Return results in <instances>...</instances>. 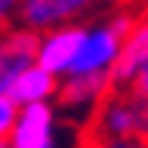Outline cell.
Instances as JSON below:
<instances>
[{
    "mask_svg": "<svg viewBox=\"0 0 148 148\" xmlns=\"http://www.w3.org/2000/svg\"><path fill=\"white\" fill-rule=\"evenodd\" d=\"M136 16H139L136 9L117 6L105 16H99L96 22H86L71 74H111V68L117 62V53L123 46V37L130 34Z\"/></svg>",
    "mask_w": 148,
    "mask_h": 148,
    "instance_id": "cell-1",
    "label": "cell"
},
{
    "mask_svg": "<svg viewBox=\"0 0 148 148\" xmlns=\"http://www.w3.org/2000/svg\"><path fill=\"white\" fill-rule=\"evenodd\" d=\"M74 127L77 123L65 120L53 102L25 105L16 114V123H12V130L6 136V145L9 148H65L68 145L65 133Z\"/></svg>",
    "mask_w": 148,
    "mask_h": 148,
    "instance_id": "cell-2",
    "label": "cell"
},
{
    "mask_svg": "<svg viewBox=\"0 0 148 148\" xmlns=\"http://www.w3.org/2000/svg\"><path fill=\"white\" fill-rule=\"evenodd\" d=\"M86 139H136L139 136V96L133 90H114L105 96L92 117L83 123ZM139 142V139H136Z\"/></svg>",
    "mask_w": 148,
    "mask_h": 148,
    "instance_id": "cell-3",
    "label": "cell"
},
{
    "mask_svg": "<svg viewBox=\"0 0 148 148\" xmlns=\"http://www.w3.org/2000/svg\"><path fill=\"white\" fill-rule=\"evenodd\" d=\"M111 90H114L111 74H68L59 80V92L53 105L65 120L83 127Z\"/></svg>",
    "mask_w": 148,
    "mask_h": 148,
    "instance_id": "cell-4",
    "label": "cell"
},
{
    "mask_svg": "<svg viewBox=\"0 0 148 148\" xmlns=\"http://www.w3.org/2000/svg\"><path fill=\"white\" fill-rule=\"evenodd\" d=\"M83 28L86 22H68V25H56L37 34V49H34V65H40L43 71H49L53 77H68L71 65L77 59L83 40Z\"/></svg>",
    "mask_w": 148,
    "mask_h": 148,
    "instance_id": "cell-5",
    "label": "cell"
},
{
    "mask_svg": "<svg viewBox=\"0 0 148 148\" xmlns=\"http://www.w3.org/2000/svg\"><path fill=\"white\" fill-rule=\"evenodd\" d=\"M111 0H22L18 9V28L28 31H46L68 22H86V16L99 12Z\"/></svg>",
    "mask_w": 148,
    "mask_h": 148,
    "instance_id": "cell-6",
    "label": "cell"
},
{
    "mask_svg": "<svg viewBox=\"0 0 148 148\" xmlns=\"http://www.w3.org/2000/svg\"><path fill=\"white\" fill-rule=\"evenodd\" d=\"M148 62V12L136 16L130 34L123 37V46L117 53V62L111 68V83L117 90H130L133 80H136L139 68Z\"/></svg>",
    "mask_w": 148,
    "mask_h": 148,
    "instance_id": "cell-7",
    "label": "cell"
},
{
    "mask_svg": "<svg viewBox=\"0 0 148 148\" xmlns=\"http://www.w3.org/2000/svg\"><path fill=\"white\" fill-rule=\"evenodd\" d=\"M34 49H37V31L16 25L6 34H0V96L9 92V86L22 68L34 62Z\"/></svg>",
    "mask_w": 148,
    "mask_h": 148,
    "instance_id": "cell-8",
    "label": "cell"
},
{
    "mask_svg": "<svg viewBox=\"0 0 148 148\" xmlns=\"http://www.w3.org/2000/svg\"><path fill=\"white\" fill-rule=\"evenodd\" d=\"M56 92H59V77H53L49 71H43L40 65H28L16 74V80L9 86V96L18 108L25 105H46V102H56Z\"/></svg>",
    "mask_w": 148,
    "mask_h": 148,
    "instance_id": "cell-9",
    "label": "cell"
},
{
    "mask_svg": "<svg viewBox=\"0 0 148 148\" xmlns=\"http://www.w3.org/2000/svg\"><path fill=\"white\" fill-rule=\"evenodd\" d=\"M18 9H22V0H0V34L18 25Z\"/></svg>",
    "mask_w": 148,
    "mask_h": 148,
    "instance_id": "cell-10",
    "label": "cell"
},
{
    "mask_svg": "<svg viewBox=\"0 0 148 148\" xmlns=\"http://www.w3.org/2000/svg\"><path fill=\"white\" fill-rule=\"evenodd\" d=\"M80 148H148V145L136 139H83Z\"/></svg>",
    "mask_w": 148,
    "mask_h": 148,
    "instance_id": "cell-11",
    "label": "cell"
},
{
    "mask_svg": "<svg viewBox=\"0 0 148 148\" xmlns=\"http://www.w3.org/2000/svg\"><path fill=\"white\" fill-rule=\"evenodd\" d=\"M139 96V92H136ZM139 142H145L148 145V99L145 96H139Z\"/></svg>",
    "mask_w": 148,
    "mask_h": 148,
    "instance_id": "cell-12",
    "label": "cell"
},
{
    "mask_svg": "<svg viewBox=\"0 0 148 148\" xmlns=\"http://www.w3.org/2000/svg\"><path fill=\"white\" fill-rule=\"evenodd\" d=\"M130 90L148 99V62L142 65V68H139V74H136V80H133V86H130Z\"/></svg>",
    "mask_w": 148,
    "mask_h": 148,
    "instance_id": "cell-13",
    "label": "cell"
},
{
    "mask_svg": "<svg viewBox=\"0 0 148 148\" xmlns=\"http://www.w3.org/2000/svg\"><path fill=\"white\" fill-rule=\"evenodd\" d=\"M120 6H130V9H136V6H142V3H148V0H117Z\"/></svg>",
    "mask_w": 148,
    "mask_h": 148,
    "instance_id": "cell-14",
    "label": "cell"
},
{
    "mask_svg": "<svg viewBox=\"0 0 148 148\" xmlns=\"http://www.w3.org/2000/svg\"><path fill=\"white\" fill-rule=\"evenodd\" d=\"M0 148H9V145H6V139H0Z\"/></svg>",
    "mask_w": 148,
    "mask_h": 148,
    "instance_id": "cell-15",
    "label": "cell"
}]
</instances>
